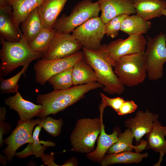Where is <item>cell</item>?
Instances as JSON below:
<instances>
[{
  "mask_svg": "<svg viewBox=\"0 0 166 166\" xmlns=\"http://www.w3.org/2000/svg\"><path fill=\"white\" fill-rule=\"evenodd\" d=\"M82 51H79L68 57L60 59L47 60L41 58L34 64L35 81L43 85L53 75L73 67L79 60L83 58Z\"/></svg>",
  "mask_w": 166,
  "mask_h": 166,
  "instance_id": "9c48e42d",
  "label": "cell"
},
{
  "mask_svg": "<svg viewBox=\"0 0 166 166\" xmlns=\"http://www.w3.org/2000/svg\"><path fill=\"white\" fill-rule=\"evenodd\" d=\"M152 23L136 14L127 15L122 20L120 31L128 36L146 34L150 29Z\"/></svg>",
  "mask_w": 166,
  "mask_h": 166,
  "instance_id": "7402d4cb",
  "label": "cell"
},
{
  "mask_svg": "<svg viewBox=\"0 0 166 166\" xmlns=\"http://www.w3.org/2000/svg\"><path fill=\"white\" fill-rule=\"evenodd\" d=\"M56 31L54 28H43L37 36L28 43L29 45L34 50L44 54Z\"/></svg>",
  "mask_w": 166,
  "mask_h": 166,
  "instance_id": "83f0119b",
  "label": "cell"
},
{
  "mask_svg": "<svg viewBox=\"0 0 166 166\" xmlns=\"http://www.w3.org/2000/svg\"><path fill=\"white\" fill-rule=\"evenodd\" d=\"M68 0H44L37 8L43 28H53L58 17Z\"/></svg>",
  "mask_w": 166,
  "mask_h": 166,
  "instance_id": "ac0fdd59",
  "label": "cell"
},
{
  "mask_svg": "<svg viewBox=\"0 0 166 166\" xmlns=\"http://www.w3.org/2000/svg\"><path fill=\"white\" fill-rule=\"evenodd\" d=\"M73 67H69L51 76L47 81L55 90L64 89L73 86Z\"/></svg>",
  "mask_w": 166,
  "mask_h": 166,
  "instance_id": "f1b7e54d",
  "label": "cell"
},
{
  "mask_svg": "<svg viewBox=\"0 0 166 166\" xmlns=\"http://www.w3.org/2000/svg\"><path fill=\"white\" fill-rule=\"evenodd\" d=\"M63 123L62 119L57 120L50 117H46L44 118H39L38 125L50 135L56 137L60 134Z\"/></svg>",
  "mask_w": 166,
  "mask_h": 166,
  "instance_id": "4dcf8cb0",
  "label": "cell"
},
{
  "mask_svg": "<svg viewBox=\"0 0 166 166\" xmlns=\"http://www.w3.org/2000/svg\"><path fill=\"white\" fill-rule=\"evenodd\" d=\"M126 15L117 16L105 24V32L107 37L113 38L118 35L122 22Z\"/></svg>",
  "mask_w": 166,
  "mask_h": 166,
  "instance_id": "1f68e13d",
  "label": "cell"
},
{
  "mask_svg": "<svg viewBox=\"0 0 166 166\" xmlns=\"http://www.w3.org/2000/svg\"><path fill=\"white\" fill-rule=\"evenodd\" d=\"M0 73L5 77L18 67L42 58L44 54L33 50L22 36L18 42H10L0 38Z\"/></svg>",
  "mask_w": 166,
  "mask_h": 166,
  "instance_id": "3957f363",
  "label": "cell"
},
{
  "mask_svg": "<svg viewBox=\"0 0 166 166\" xmlns=\"http://www.w3.org/2000/svg\"><path fill=\"white\" fill-rule=\"evenodd\" d=\"M39 118L32 119L26 122L18 121L15 129L10 135L4 140V143L7 145L2 150L7 161L11 162L15 156L17 150L27 143L33 141L32 132L34 126L38 125Z\"/></svg>",
  "mask_w": 166,
  "mask_h": 166,
  "instance_id": "30bf717a",
  "label": "cell"
},
{
  "mask_svg": "<svg viewBox=\"0 0 166 166\" xmlns=\"http://www.w3.org/2000/svg\"><path fill=\"white\" fill-rule=\"evenodd\" d=\"M147 144V141L146 140H141L138 145L134 146L133 148L135 150V152L138 153L141 152L145 149Z\"/></svg>",
  "mask_w": 166,
  "mask_h": 166,
  "instance_id": "8d00e7d4",
  "label": "cell"
},
{
  "mask_svg": "<svg viewBox=\"0 0 166 166\" xmlns=\"http://www.w3.org/2000/svg\"><path fill=\"white\" fill-rule=\"evenodd\" d=\"M43 28L42 21L37 8L31 11L22 23V36L28 44L37 36Z\"/></svg>",
  "mask_w": 166,
  "mask_h": 166,
  "instance_id": "603a6c76",
  "label": "cell"
},
{
  "mask_svg": "<svg viewBox=\"0 0 166 166\" xmlns=\"http://www.w3.org/2000/svg\"><path fill=\"white\" fill-rule=\"evenodd\" d=\"M120 131V128L117 127L114 128L112 134H107L105 132L102 117L101 132L96 147L93 151L86 154L87 158L93 162L101 163L109 148L117 141V135Z\"/></svg>",
  "mask_w": 166,
  "mask_h": 166,
  "instance_id": "e0dca14e",
  "label": "cell"
},
{
  "mask_svg": "<svg viewBox=\"0 0 166 166\" xmlns=\"http://www.w3.org/2000/svg\"><path fill=\"white\" fill-rule=\"evenodd\" d=\"M165 136H166V135H165Z\"/></svg>",
  "mask_w": 166,
  "mask_h": 166,
  "instance_id": "7bdbcfd3",
  "label": "cell"
},
{
  "mask_svg": "<svg viewBox=\"0 0 166 166\" xmlns=\"http://www.w3.org/2000/svg\"><path fill=\"white\" fill-rule=\"evenodd\" d=\"M107 45L91 50L82 47L83 58L96 73L97 82L103 86V91L110 94L120 95L124 91L122 83L113 69L106 50Z\"/></svg>",
  "mask_w": 166,
  "mask_h": 166,
  "instance_id": "7a4b0ae2",
  "label": "cell"
},
{
  "mask_svg": "<svg viewBox=\"0 0 166 166\" xmlns=\"http://www.w3.org/2000/svg\"><path fill=\"white\" fill-rule=\"evenodd\" d=\"M106 106L101 103L99 106L100 117L82 118L78 120L70 136L71 151L88 153L95 149V144L100 134L101 121Z\"/></svg>",
  "mask_w": 166,
  "mask_h": 166,
  "instance_id": "277c9868",
  "label": "cell"
},
{
  "mask_svg": "<svg viewBox=\"0 0 166 166\" xmlns=\"http://www.w3.org/2000/svg\"><path fill=\"white\" fill-rule=\"evenodd\" d=\"M0 35L1 38L10 42L19 41L22 35L14 22L12 8L9 4L6 7L0 8Z\"/></svg>",
  "mask_w": 166,
  "mask_h": 166,
  "instance_id": "2e32d148",
  "label": "cell"
},
{
  "mask_svg": "<svg viewBox=\"0 0 166 166\" xmlns=\"http://www.w3.org/2000/svg\"><path fill=\"white\" fill-rule=\"evenodd\" d=\"M100 11L98 1L82 0L73 7L69 15L63 14L58 18L53 28L57 30L69 34L77 27L90 18L98 16Z\"/></svg>",
  "mask_w": 166,
  "mask_h": 166,
  "instance_id": "52a82bcc",
  "label": "cell"
},
{
  "mask_svg": "<svg viewBox=\"0 0 166 166\" xmlns=\"http://www.w3.org/2000/svg\"><path fill=\"white\" fill-rule=\"evenodd\" d=\"M72 79L73 86L97 82L95 72L82 58L73 66Z\"/></svg>",
  "mask_w": 166,
  "mask_h": 166,
  "instance_id": "cb8c5ba5",
  "label": "cell"
},
{
  "mask_svg": "<svg viewBox=\"0 0 166 166\" xmlns=\"http://www.w3.org/2000/svg\"><path fill=\"white\" fill-rule=\"evenodd\" d=\"M134 0H98L101 14L100 17L105 24L114 17L121 15L136 14Z\"/></svg>",
  "mask_w": 166,
  "mask_h": 166,
  "instance_id": "5bb4252c",
  "label": "cell"
},
{
  "mask_svg": "<svg viewBox=\"0 0 166 166\" xmlns=\"http://www.w3.org/2000/svg\"><path fill=\"white\" fill-rule=\"evenodd\" d=\"M100 96L102 99L101 101L104 103L106 106L111 107L117 113L118 111L125 101L123 98L120 97L114 98L109 97L101 92L100 93Z\"/></svg>",
  "mask_w": 166,
  "mask_h": 166,
  "instance_id": "d6a6232c",
  "label": "cell"
},
{
  "mask_svg": "<svg viewBox=\"0 0 166 166\" xmlns=\"http://www.w3.org/2000/svg\"><path fill=\"white\" fill-rule=\"evenodd\" d=\"M148 156V152L140 153L132 151H126L118 153L105 155L101 165L107 166L116 164H131L138 163Z\"/></svg>",
  "mask_w": 166,
  "mask_h": 166,
  "instance_id": "d4e9b609",
  "label": "cell"
},
{
  "mask_svg": "<svg viewBox=\"0 0 166 166\" xmlns=\"http://www.w3.org/2000/svg\"><path fill=\"white\" fill-rule=\"evenodd\" d=\"M166 126H163L158 119L155 120L151 130L146 135L147 144L145 149L166 155Z\"/></svg>",
  "mask_w": 166,
  "mask_h": 166,
  "instance_id": "d6986e66",
  "label": "cell"
},
{
  "mask_svg": "<svg viewBox=\"0 0 166 166\" xmlns=\"http://www.w3.org/2000/svg\"><path fill=\"white\" fill-rule=\"evenodd\" d=\"M29 64L24 66L22 70L17 74L7 79L3 77V75L0 73V91L1 93H16L18 92L19 85L18 83L19 80L22 74H24Z\"/></svg>",
  "mask_w": 166,
  "mask_h": 166,
  "instance_id": "f546056e",
  "label": "cell"
},
{
  "mask_svg": "<svg viewBox=\"0 0 166 166\" xmlns=\"http://www.w3.org/2000/svg\"><path fill=\"white\" fill-rule=\"evenodd\" d=\"M7 161L6 156H3L2 154H0V164L3 166H6L7 165Z\"/></svg>",
  "mask_w": 166,
  "mask_h": 166,
  "instance_id": "ab89813d",
  "label": "cell"
},
{
  "mask_svg": "<svg viewBox=\"0 0 166 166\" xmlns=\"http://www.w3.org/2000/svg\"><path fill=\"white\" fill-rule=\"evenodd\" d=\"M42 127L37 126L34 129L33 134V141L28 143L26 148L19 152H16L15 156L20 158H26L30 155H34L36 157H41L44 154L45 150L46 149L47 145H42L45 141H40L39 136Z\"/></svg>",
  "mask_w": 166,
  "mask_h": 166,
  "instance_id": "484cf974",
  "label": "cell"
},
{
  "mask_svg": "<svg viewBox=\"0 0 166 166\" xmlns=\"http://www.w3.org/2000/svg\"><path fill=\"white\" fill-rule=\"evenodd\" d=\"M11 125L9 123H6L4 120L0 121V147H2L4 140L3 139L5 134L9 133L11 129Z\"/></svg>",
  "mask_w": 166,
  "mask_h": 166,
  "instance_id": "e575fe53",
  "label": "cell"
},
{
  "mask_svg": "<svg viewBox=\"0 0 166 166\" xmlns=\"http://www.w3.org/2000/svg\"><path fill=\"white\" fill-rule=\"evenodd\" d=\"M82 47L72 34L57 30L42 59L52 60L64 58L78 52Z\"/></svg>",
  "mask_w": 166,
  "mask_h": 166,
  "instance_id": "7c38bea8",
  "label": "cell"
},
{
  "mask_svg": "<svg viewBox=\"0 0 166 166\" xmlns=\"http://www.w3.org/2000/svg\"><path fill=\"white\" fill-rule=\"evenodd\" d=\"M158 114H154L147 109L145 112L138 111L134 117L129 118L124 122L125 126L130 129L135 140L136 145L140 143L143 136L152 130Z\"/></svg>",
  "mask_w": 166,
  "mask_h": 166,
  "instance_id": "4fadbf2b",
  "label": "cell"
},
{
  "mask_svg": "<svg viewBox=\"0 0 166 166\" xmlns=\"http://www.w3.org/2000/svg\"><path fill=\"white\" fill-rule=\"evenodd\" d=\"M162 15H164L166 16V6L165 8L161 11Z\"/></svg>",
  "mask_w": 166,
  "mask_h": 166,
  "instance_id": "b9f144b4",
  "label": "cell"
},
{
  "mask_svg": "<svg viewBox=\"0 0 166 166\" xmlns=\"http://www.w3.org/2000/svg\"><path fill=\"white\" fill-rule=\"evenodd\" d=\"M44 0H6L12 8L14 20L19 27L29 14L38 8Z\"/></svg>",
  "mask_w": 166,
  "mask_h": 166,
  "instance_id": "44dd1931",
  "label": "cell"
},
{
  "mask_svg": "<svg viewBox=\"0 0 166 166\" xmlns=\"http://www.w3.org/2000/svg\"><path fill=\"white\" fill-rule=\"evenodd\" d=\"M145 56L147 76L157 81L163 76V66L166 62V34L160 32L154 38L147 36Z\"/></svg>",
  "mask_w": 166,
  "mask_h": 166,
  "instance_id": "8992f818",
  "label": "cell"
},
{
  "mask_svg": "<svg viewBox=\"0 0 166 166\" xmlns=\"http://www.w3.org/2000/svg\"><path fill=\"white\" fill-rule=\"evenodd\" d=\"M117 137V141L109 148L106 154L133 151L134 146L132 143L134 138L130 129L127 128L122 133L120 131L118 134Z\"/></svg>",
  "mask_w": 166,
  "mask_h": 166,
  "instance_id": "4316f807",
  "label": "cell"
},
{
  "mask_svg": "<svg viewBox=\"0 0 166 166\" xmlns=\"http://www.w3.org/2000/svg\"><path fill=\"white\" fill-rule=\"evenodd\" d=\"M8 5L6 0H0V8H5Z\"/></svg>",
  "mask_w": 166,
  "mask_h": 166,
  "instance_id": "60d3db41",
  "label": "cell"
},
{
  "mask_svg": "<svg viewBox=\"0 0 166 166\" xmlns=\"http://www.w3.org/2000/svg\"><path fill=\"white\" fill-rule=\"evenodd\" d=\"M136 14L145 20L160 17L166 6V2L161 0H134Z\"/></svg>",
  "mask_w": 166,
  "mask_h": 166,
  "instance_id": "ffe728a7",
  "label": "cell"
},
{
  "mask_svg": "<svg viewBox=\"0 0 166 166\" xmlns=\"http://www.w3.org/2000/svg\"><path fill=\"white\" fill-rule=\"evenodd\" d=\"M5 104L10 109L17 112L20 121H28L38 115L43 109L42 105H36L23 99L18 92L13 96H9L4 100Z\"/></svg>",
  "mask_w": 166,
  "mask_h": 166,
  "instance_id": "9a60e30c",
  "label": "cell"
},
{
  "mask_svg": "<svg viewBox=\"0 0 166 166\" xmlns=\"http://www.w3.org/2000/svg\"><path fill=\"white\" fill-rule=\"evenodd\" d=\"M137 108V105L133 101L125 100L117 113L119 116H123L134 112Z\"/></svg>",
  "mask_w": 166,
  "mask_h": 166,
  "instance_id": "836d02e7",
  "label": "cell"
},
{
  "mask_svg": "<svg viewBox=\"0 0 166 166\" xmlns=\"http://www.w3.org/2000/svg\"><path fill=\"white\" fill-rule=\"evenodd\" d=\"M105 24L100 17H94L77 27L72 34L82 47L91 50L99 48L105 34Z\"/></svg>",
  "mask_w": 166,
  "mask_h": 166,
  "instance_id": "ba28073f",
  "label": "cell"
},
{
  "mask_svg": "<svg viewBox=\"0 0 166 166\" xmlns=\"http://www.w3.org/2000/svg\"><path fill=\"white\" fill-rule=\"evenodd\" d=\"M113 67L124 86H137L143 83L147 76L145 51L123 56L115 62Z\"/></svg>",
  "mask_w": 166,
  "mask_h": 166,
  "instance_id": "5b68a950",
  "label": "cell"
},
{
  "mask_svg": "<svg viewBox=\"0 0 166 166\" xmlns=\"http://www.w3.org/2000/svg\"><path fill=\"white\" fill-rule=\"evenodd\" d=\"M6 109L5 107L0 108V121H4L6 118L5 115L6 113Z\"/></svg>",
  "mask_w": 166,
  "mask_h": 166,
  "instance_id": "f35d334b",
  "label": "cell"
},
{
  "mask_svg": "<svg viewBox=\"0 0 166 166\" xmlns=\"http://www.w3.org/2000/svg\"><path fill=\"white\" fill-rule=\"evenodd\" d=\"M103 87L101 84L95 82L39 94L37 97L36 102L42 105L43 109L37 117L42 119L50 114H56L83 98L89 91Z\"/></svg>",
  "mask_w": 166,
  "mask_h": 166,
  "instance_id": "6da1fadb",
  "label": "cell"
},
{
  "mask_svg": "<svg viewBox=\"0 0 166 166\" xmlns=\"http://www.w3.org/2000/svg\"><path fill=\"white\" fill-rule=\"evenodd\" d=\"M41 158L42 161L45 164L48 166H59L54 163V156L53 154H44Z\"/></svg>",
  "mask_w": 166,
  "mask_h": 166,
  "instance_id": "d590c367",
  "label": "cell"
},
{
  "mask_svg": "<svg viewBox=\"0 0 166 166\" xmlns=\"http://www.w3.org/2000/svg\"><path fill=\"white\" fill-rule=\"evenodd\" d=\"M147 41L143 34L119 38L106 45V50L113 66L115 62L124 56L145 51Z\"/></svg>",
  "mask_w": 166,
  "mask_h": 166,
  "instance_id": "8fae6325",
  "label": "cell"
},
{
  "mask_svg": "<svg viewBox=\"0 0 166 166\" xmlns=\"http://www.w3.org/2000/svg\"><path fill=\"white\" fill-rule=\"evenodd\" d=\"M78 165V161L77 159L74 157H72L69 160L66 161L62 166H77Z\"/></svg>",
  "mask_w": 166,
  "mask_h": 166,
  "instance_id": "74e56055",
  "label": "cell"
}]
</instances>
